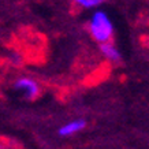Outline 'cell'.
<instances>
[{
    "instance_id": "1",
    "label": "cell",
    "mask_w": 149,
    "mask_h": 149,
    "mask_svg": "<svg viewBox=\"0 0 149 149\" xmlns=\"http://www.w3.org/2000/svg\"><path fill=\"white\" fill-rule=\"evenodd\" d=\"M89 30H91L92 37L95 38L97 42L104 44L108 42L112 37L113 26L108 15L103 11H96L89 23Z\"/></svg>"
},
{
    "instance_id": "2",
    "label": "cell",
    "mask_w": 149,
    "mask_h": 149,
    "mask_svg": "<svg viewBox=\"0 0 149 149\" xmlns=\"http://www.w3.org/2000/svg\"><path fill=\"white\" fill-rule=\"evenodd\" d=\"M14 88H15L17 91L22 92L27 99H34V97L38 95V91H40L37 82L30 79V78H19L18 81H15Z\"/></svg>"
},
{
    "instance_id": "3",
    "label": "cell",
    "mask_w": 149,
    "mask_h": 149,
    "mask_svg": "<svg viewBox=\"0 0 149 149\" xmlns=\"http://www.w3.org/2000/svg\"><path fill=\"white\" fill-rule=\"evenodd\" d=\"M86 126V122L84 120V119H78V120H72V122H68L66 123V125H63V126L59 129V134L60 136H71V134H74V133H77V131H81L82 129H85Z\"/></svg>"
},
{
    "instance_id": "4",
    "label": "cell",
    "mask_w": 149,
    "mask_h": 149,
    "mask_svg": "<svg viewBox=\"0 0 149 149\" xmlns=\"http://www.w3.org/2000/svg\"><path fill=\"white\" fill-rule=\"evenodd\" d=\"M100 51H101V54L108 59V60H111V62H119V60H120V54H119V51H118L111 42L100 44Z\"/></svg>"
},
{
    "instance_id": "5",
    "label": "cell",
    "mask_w": 149,
    "mask_h": 149,
    "mask_svg": "<svg viewBox=\"0 0 149 149\" xmlns=\"http://www.w3.org/2000/svg\"><path fill=\"white\" fill-rule=\"evenodd\" d=\"M77 4L85 7V8H92V7H97L103 3L104 0H74Z\"/></svg>"
}]
</instances>
